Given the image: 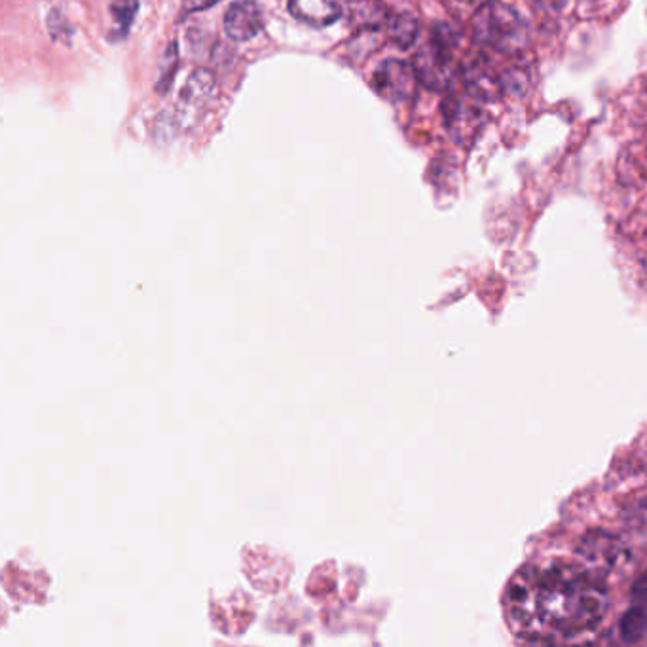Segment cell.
<instances>
[{
    "label": "cell",
    "mask_w": 647,
    "mask_h": 647,
    "mask_svg": "<svg viewBox=\"0 0 647 647\" xmlns=\"http://www.w3.org/2000/svg\"><path fill=\"white\" fill-rule=\"evenodd\" d=\"M389 40L396 44L401 50H409L414 46L420 35V25L410 14H399L389 17L388 22Z\"/></svg>",
    "instance_id": "30bf717a"
},
{
    "label": "cell",
    "mask_w": 647,
    "mask_h": 647,
    "mask_svg": "<svg viewBox=\"0 0 647 647\" xmlns=\"http://www.w3.org/2000/svg\"><path fill=\"white\" fill-rule=\"evenodd\" d=\"M414 71L417 80L430 90H446L452 82V63H450V50L448 44L435 36L432 43L425 44L414 56Z\"/></svg>",
    "instance_id": "277c9868"
},
{
    "label": "cell",
    "mask_w": 647,
    "mask_h": 647,
    "mask_svg": "<svg viewBox=\"0 0 647 647\" xmlns=\"http://www.w3.org/2000/svg\"><path fill=\"white\" fill-rule=\"evenodd\" d=\"M137 10H139V0H115V4L110 7V14L115 20V33H118V36H126L130 33Z\"/></svg>",
    "instance_id": "7c38bea8"
},
{
    "label": "cell",
    "mask_w": 647,
    "mask_h": 647,
    "mask_svg": "<svg viewBox=\"0 0 647 647\" xmlns=\"http://www.w3.org/2000/svg\"><path fill=\"white\" fill-rule=\"evenodd\" d=\"M647 634V608H633L621 619V636L625 642H640Z\"/></svg>",
    "instance_id": "8fae6325"
},
{
    "label": "cell",
    "mask_w": 647,
    "mask_h": 647,
    "mask_svg": "<svg viewBox=\"0 0 647 647\" xmlns=\"http://www.w3.org/2000/svg\"><path fill=\"white\" fill-rule=\"evenodd\" d=\"M608 592L589 569L556 562L538 572L533 642H554L587 633L602 621Z\"/></svg>",
    "instance_id": "6da1fadb"
},
{
    "label": "cell",
    "mask_w": 647,
    "mask_h": 647,
    "mask_svg": "<svg viewBox=\"0 0 647 647\" xmlns=\"http://www.w3.org/2000/svg\"><path fill=\"white\" fill-rule=\"evenodd\" d=\"M533 10H540V12H556V10H561L564 8V4L568 2V0H526Z\"/></svg>",
    "instance_id": "5bb4252c"
},
{
    "label": "cell",
    "mask_w": 647,
    "mask_h": 647,
    "mask_svg": "<svg viewBox=\"0 0 647 647\" xmlns=\"http://www.w3.org/2000/svg\"><path fill=\"white\" fill-rule=\"evenodd\" d=\"M473 36L477 43L505 56L525 51L530 31L525 17L504 2H486L473 17Z\"/></svg>",
    "instance_id": "7a4b0ae2"
},
{
    "label": "cell",
    "mask_w": 647,
    "mask_h": 647,
    "mask_svg": "<svg viewBox=\"0 0 647 647\" xmlns=\"http://www.w3.org/2000/svg\"><path fill=\"white\" fill-rule=\"evenodd\" d=\"M417 82L414 66L401 59H386L373 77L376 94L391 103L409 102L416 92Z\"/></svg>",
    "instance_id": "5b68a950"
},
{
    "label": "cell",
    "mask_w": 647,
    "mask_h": 647,
    "mask_svg": "<svg viewBox=\"0 0 647 647\" xmlns=\"http://www.w3.org/2000/svg\"><path fill=\"white\" fill-rule=\"evenodd\" d=\"M289 12L296 22L324 30L339 22L342 4L339 0H289Z\"/></svg>",
    "instance_id": "ba28073f"
},
{
    "label": "cell",
    "mask_w": 647,
    "mask_h": 647,
    "mask_svg": "<svg viewBox=\"0 0 647 647\" xmlns=\"http://www.w3.org/2000/svg\"><path fill=\"white\" fill-rule=\"evenodd\" d=\"M577 554L583 561V568L592 576L605 577L621 569L628 561V551L621 541L608 532H592L583 538Z\"/></svg>",
    "instance_id": "3957f363"
},
{
    "label": "cell",
    "mask_w": 647,
    "mask_h": 647,
    "mask_svg": "<svg viewBox=\"0 0 647 647\" xmlns=\"http://www.w3.org/2000/svg\"><path fill=\"white\" fill-rule=\"evenodd\" d=\"M264 27V17L252 0L234 2L224 15V33L236 43L251 40Z\"/></svg>",
    "instance_id": "52a82bcc"
},
{
    "label": "cell",
    "mask_w": 647,
    "mask_h": 647,
    "mask_svg": "<svg viewBox=\"0 0 647 647\" xmlns=\"http://www.w3.org/2000/svg\"><path fill=\"white\" fill-rule=\"evenodd\" d=\"M215 87V77L208 69H198L190 74V79L180 92L179 105H177L180 126L196 122L200 118L203 110L208 108L209 102L213 99Z\"/></svg>",
    "instance_id": "8992f818"
},
{
    "label": "cell",
    "mask_w": 647,
    "mask_h": 647,
    "mask_svg": "<svg viewBox=\"0 0 647 647\" xmlns=\"http://www.w3.org/2000/svg\"><path fill=\"white\" fill-rule=\"evenodd\" d=\"M350 25L357 33L378 31L381 25H388L389 10L381 0H348Z\"/></svg>",
    "instance_id": "9c48e42d"
},
{
    "label": "cell",
    "mask_w": 647,
    "mask_h": 647,
    "mask_svg": "<svg viewBox=\"0 0 647 647\" xmlns=\"http://www.w3.org/2000/svg\"><path fill=\"white\" fill-rule=\"evenodd\" d=\"M221 0H183V10H180V15H192L198 14V12H203V10H208V8L215 7L219 4Z\"/></svg>",
    "instance_id": "4fadbf2b"
}]
</instances>
